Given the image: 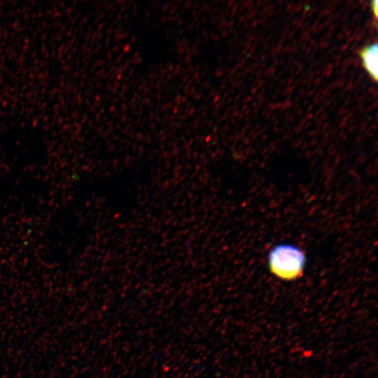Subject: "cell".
Instances as JSON below:
<instances>
[{"instance_id": "cell-1", "label": "cell", "mask_w": 378, "mask_h": 378, "mask_svg": "<svg viewBox=\"0 0 378 378\" xmlns=\"http://www.w3.org/2000/svg\"><path fill=\"white\" fill-rule=\"evenodd\" d=\"M267 263L271 273L284 281H293L300 278L306 265L304 251L290 244H281L270 251Z\"/></svg>"}, {"instance_id": "cell-2", "label": "cell", "mask_w": 378, "mask_h": 378, "mask_svg": "<svg viewBox=\"0 0 378 378\" xmlns=\"http://www.w3.org/2000/svg\"><path fill=\"white\" fill-rule=\"evenodd\" d=\"M378 45L377 43L365 46L360 51L363 67L374 80L378 78Z\"/></svg>"}, {"instance_id": "cell-3", "label": "cell", "mask_w": 378, "mask_h": 378, "mask_svg": "<svg viewBox=\"0 0 378 378\" xmlns=\"http://www.w3.org/2000/svg\"><path fill=\"white\" fill-rule=\"evenodd\" d=\"M371 8H372L373 13L374 15V18H377V13H378V4H377V0L373 1L371 2Z\"/></svg>"}]
</instances>
